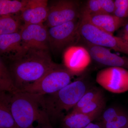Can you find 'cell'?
Listing matches in <instances>:
<instances>
[{
    "mask_svg": "<svg viewBox=\"0 0 128 128\" xmlns=\"http://www.w3.org/2000/svg\"><path fill=\"white\" fill-rule=\"evenodd\" d=\"M11 94L0 92V128H18L11 108Z\"/></svg>",
    "mask_w": 128,
    "mask_h": 128,
    "instance_id": "cell-16",
    "label": "cell"
},
{
    "mask_svg": "<svg viewBox=\"0 0 128 128\" xmlns=\"http://www.w3.org/2000/svg\"><path fill=\"white\" fill-rule=\"evenodd\" d=\"M79 38L84 42L107 48L128 55V42L115 36L92 25L84 18L80 16L78 29Z\"/></svg>",
    "mask_w": 128,
    "mask_h": 128,
    "instance_id": "cell-5",
    "label": "cell"
},
{
    "mask_svg": "<svg viewBox=\"0 0 128 128\" xmlns=\"http://www.w3.org/2000/svg\"><path fill=\"white\" fill-rule=\"evenodd\" d=\"M9 69L2 58L0 60V92L12 94L18 91Z\"/></svg>",
    "mask_w": 128,
    "mask_h": 128,
    "instance_id": "cell-18",
    "label": "cell"
},
{
    "mask_svg": "<svg viewBox=\"0 0 128 128\" xmlns=\"http://www.w3.org/2000/svg\"><path fill=\"white\" fill-rule=\"evenodd\" d=\"M48 12L46 0H28L20 16L24 24H43L46 22Z\"/></svg>",
    "mask_w": 128,
    "mask_h": 128,
    "instance_id": "cell-12",
    "label": "cell"
},
{
    "mask_svg": "<svg viewBox=\"0 0 128 128\" xmlns=\"http://www.w3.org/2000/svg\"><path fill=\"white\" fill-rule=\"evenodd\" d=\"M28 0H0V16L20 13Z\"/></svg>",
    "mask_w": 128,
    "mask_h": 128,
    "instance_id": "cell-19",
    "label": "cell"
},
{
    "mask_svg": "<svg viewBox=\"0 0 128 128\" xmlns=\"http://www.w3.org/2000/svg\"><path fill=\"white\" fill-rule=\"evenodd\" d=\"M8 68L19 90L41 79L58 64L52 60L48 50L25 48L20 55L10 61Z\"/></svg>",
    "mask_w": 128,
    "mask_h": 128,
    "instance_id": "cell-1",
    "label": "cell"
},
{
    "mask_svg": "<svg viewBox=\"0 0 128 128\" xmlns=\"http://www.w3.org/2000/svg\"><path fill=\"white\" fill-rule=\"evenodd\" d=\"M92 59L89 51L83 46H70L64 54V65L75 75L84 72Z\"/></svg>",
    "mask_w": 128,
    "mask_h": 128,
    "instance_id": "cell-10",
    "label": "cell"
},
{
    "mask_svg": "<svg viewBox=\"0 0 128 128\" xmlns=\"http://www.w3.org/2000/svg\"><path fill=\"white\" fill-rule=\"evenodd\" d=\"M115 9L114 15L119 18L128 17V0H114Z\"/></svg>",
    "mask_w": 128,
    "mask_h": 128,
    "instance_id": "cell-24",
    "label": "cell"
},
{
    "mask_svg": "<svg viewBox=\"0 0 128 128\" xmlns=\"http://www.w3.org/2000/svg\"><path fill=\"white\" fill-rule=\"evenodd\" d=\"M20 16L13 15L0 16V35L12 34L20 32L22 25Z\"/></svg>",
    "mask_w": 128,
    "mask_h": 128,
    "instance_id": "cell-17",
    "label": "cell"
},
{
    "mask_svg": "<svg viewBox=\"0 0 128 128\" xmlns=\"http://www.w3.org/2000/svg\"><path fill=\"white\" fill-rule=\"evenodd\" d=\"M81 9L79 2L60 0L48 6L46 24L50 28L80 18Z\"/></svg>",
    "mask_w": 128,
    "mask_h": 128,
    "instance_id": "cell-6",
    "label": "cell"
},
{
    "mask_svg": "<svg viewBox=\"0 0 128 128\" xmlns=\"http://www.w3.org/2000/svg\"><path fill=\"white\" fill-rule=\"evenodd\" d=\"M106 105V101L104 95L92 101L78 111L86 114H92L98 112H102Z\"/></svg>",
    "mask_w": 128,
    "mask_h": 128,
    "instance_id": "cell-21",
    "label": "cell"
},
{
    "mask_svg": "<svg viewBox=\"0 0 128 128\" xmlns=\"http://www.w3.org/2000/svg\"><path fill=\"white\" fill-rule=\"evenodd\" d=\"M102 112L86 114L72 111L62 119V128H84L101 116Z\"/></svg>",
    "mask_w": 128,
    "mask_h": 128,
    "instance_id": "cell-15",
    "label": "cell"
},
{
    "mask_svg": "<svg viewBox=\"0 0 128 128\" xmlns=\"http://www.w3.org/2000/svg\"><path fill=\"white\" fill-rule=\"evenodd\" d=\"M42 96L20 90L11 94L12 112L18 128H34L36 121L38 124L50 122L40 108Z\"/></svg>",
    "mask_w": 128,
    "mask_h": 128,
    "instance_id": "cell-3",
    "label": "cell"
},
{
    "mask_svg": "<svg viewBox=\"0 0 128 128\" xmlns=\"http://www.w3.org/2000/svg\"><path fill=\"white\" fill-rule=\"evenodd\" d=\"M80 16L84 18L100 30L112 34L128 23L125 18H119L114 15L103 14L90 16L80 13Z\"/></svg>",
    "mask_w": 128,
    "mask_h": 128,
    "instance_id": "cell-14",
    "label": "cell"
},
{
    "mask_svg": "<svg viewBox=\"0 0 128 128\" xmlns=\"http://www.w3.org/2000/svg\"><path fill=\"white\" fill-rule=\"evenodd\" d=\"M80 21V18L49 28V44L52 50L58 51L67 48L76 38L79 39Z\"/></svg>",
    "mask_w": 128,
    "mask_h": 128,
    "instance_id": "cell-7",
    "label": "cell"
},
{
    "mask_svg": "<svg viewBox=\"0 0 128 128\" xmlns=\"http://www.w3.org/2000/svg\"><path fill=\"white\" fill-rule=\"evenodd\" d=\"M122 31V34L121 37L125 41L128 42V22L124 26Z\"/></svg>",
    "mask_w": 128,
    "mask_h": 128,
    "instance_id": "cell-27",
    "label": "cell"
},
{
    "mask_svg": "<svg viewBox=\"0 0 128 128\" xmlns=\"http://www.w3.org/2000/svg\"><path fill=\"white\" fill-rule=\"evenodd\" d=\"M99 1L104 14L114 15L115 9L114 0H99Z\"/></svg>",
    "mask_w": 128,
    "mask_h": 128,
    "instance_id": "cell-26",
    "label": "cell"
},
{
    "mask_svg": "<svg viewBox=\"0 0 128 128\" xmlns=\"http://www.w3.org/2000/svg\"><path fill=\"white\" fill-rule=\"evenodd\" d=\"M96 82L104 89L114 94L128 91V70L118 67H107L100 70L96 77Z\"/></svg>",
    "mask_w": 128,
    "mask_h": 128,
    "instance_id": "cell-8",
    "label": "cell"
},
{
    "mask_svg": "<svg viewBox=\"0 0 128 128\" xmlns=\"http://www.w3.org/2000/svg\"><path fill=\"white\" fill-rule=\"evenodd\" d=\"M80 13L90 16L104 14L99 0L87 1L85 5L81 7Z\"/></svg>",
    "mask_w": 128,
    "mask_h": 128,
    "instance_id": "cell-23",
    "label": "cell"
},
{
    "mask_svg": "<svg viewBox=\"0 0 128 128\" xmlns=\"http://www.w3.org/2000/svg\"><path fill=\"white\" fill-rule=\"evenodd\" d=\"M34 128H54L50 124V122L44 123L42 124H38V126L34 127Z\"/></svg>",
    "mask_w": 128,
    "mask_h": 128,
    "instance_id": "cell-28",
    "label": "cell"
},
{
    "mask_svg": "<svg viewBox=\"0 0 128 128\" xmlns=\"http://www.w3.org/2000/svg\"><path fill=\"white\" fill-rule=\"evenodd\" d=\"M20 32L0 35V54L1 56L9 61L21 55L24 51Z\"/></svg>",
    "mask_w": 128,
    "mask_h": 128,
    "instance_id": "cell-13",
    "label": "cell"
},
{
    "mask_svg": "<svg viewBox=\"0 0 128 128\" xmlns=\"http://www.w3.org/2000/svg\"><path fill=\"white\" fill-rule=\"evenodd\" d=\"M20 33L24 48L49 50L48 29L43 24H23Z\"/></svg>",
    "mask_w": 128,
    "mask_h": 128,
    "instance_id": "cell-9",
    "label": "cell"
},
{
    "mask_svg": "<svg viewBox=\"0 0 128 128\" xmlns=\"http://www.w3.org/2000/svg\"><path fill=\"white\" fill-rule=\"evenodd\" d=\"M90 88L84 76L80 77L54 94L42 96L41 109L50 121H56L64 111L73 109Z\"/></svg>",
    "mask_w": 128,
    "mask_h": 128,
    "instance_id": "cell-2",
    "label": "cell"
},
{
    "mask_svg": "<svg viewBox=\"0 0 128 128\" xmlns=\"http://www.w3.org/2000/svg\"><path fill=\"white\" fill-rule=\"evenodd\" d=\"M101 124L103 128H128V114L122 110L112 121Z\"/></svg>",
    "mask_w": 128,
    "mask_h": 128,
    "instance_id": "cell-22",
    "label": "cell"
},
{
    "mask_svg": "<svg viewBox=\"0 0 128 128\" xmlns=\"http://www.w3.org/2000/svg\"></svg>",
    "mask_w": 128,
    "mask_h": 128,
    "instance_id": "cell-30",
    "label": "cell"
},
{
    "mask_svg": "<svg viewBox=\"0 0 128 128\" xmlns=\"http://www.w3.org/2000/svg\"><path fill=\"white\" fill-rule=\"evenodd\" d=\"M103 95V92L100 88L96 87L90 88L82 96L72 111H78Z\"/></svg>",
    "mask_w": 128,
    "mask_h": 128,
    "instance_id": "cell-20",
    "label": "cell"
},
{
    "mask_svg": "<svg viewBox=\"0 0 128 128\" xmlns=\"http://www.w3.org/2000/svg\"><path fill=\"white\" fill-rule=\"evenodd\" d=\"M84 128H103L99 122L91 123Z\"/></svg>",
    "mask_w": 128,
    "mask_h": 128,
    "instance_id": "cell-29",
    "label": "cell"
},
{
    "mask_svg": "<svg viewBox=\"0 0 128 128\" xmlns=\"http://www.w3.org/2000/svg\"><path fill=\"white\" fill-rule=\"evenodd\" d=\"M75 75L64 65L58 64L41 79L25 86L20 91L40 96L50 95L70 83Z\"/></svg>",
    "mask_w": 128,
    "mask_h": 128,
    "instance_id": "cell-4",
    "label": "cell"
},
{
    "mask_svg": "<svg viewBox=\"0 0 128 128\" xmlns=\"http://www.w3.org/2000/svg\"><path fill=\"white\" fill-rule=\"evenodd\" d=\"M92 59L108 67H118L128 70V57H121L112 52L107 48L85 43Z\"/></svg>",
    "mask_w": 128,
    "mask_h": 128,
    "instance_id": "cell-11",
    "label": "cell"
},
{
    "mask_svg": "<svg viewBox=\"0 0 128 128\" xmlns=\"http://www.w3.org/2000/svg\"><path fill=\"white\" fill-rule=\"evenodd\" d=\"M121 108L116 107L108 108L102 112L101 115V124L106 123L112 121L122 112Z\"/></svg>",
    "mask_w": 128,
    "mask_h": 128,
    "instance_id": "cell-25",
    "label": "cell"
}]
</instances>
